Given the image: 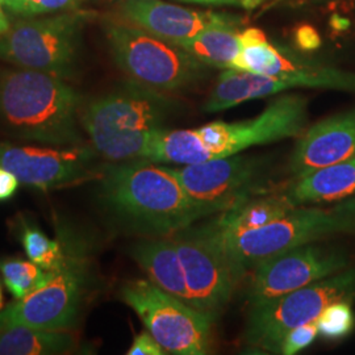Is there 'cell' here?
I'll list each match as a JSON object with an SVG mask.
<instances>
[{
	"instance_id": "6da1fadb",
	"label": "cell",
	"mask_w": 355,
	"mask_h": 355,
	"mask_svg": "<svg viewBox=\"0 0 355 355\" xmlns=\"http://www.w3.org/2000/svg\"><path fill=\"white\" fill-rule=\"evenodd\" d=\"M98 199L123 228L149 237H170L200 220L171 167L146 159L104 166Z\"/></svg>"
},
{
	"instance_id": "7a4b0ae2",
	"label": "cell",
	"mask_w": 355,
	"mask_h": 355,
	"mask_svg": "<svg viewBox=\"0 0 355 355\" xmlns=\"http://www.w3.org/2000/svg\"><path fill=\"white\" fill-rule=\"evenodd\" d=\"M79 107V94L60 76L0 70V127L8 136L53 146L83 144Z\"/></svg>"
},
{
	"instance_id": "3957f363",
	"label": "cell",
	"mask_w": 355,
	"mask_h": 355,
	"mask_svg": "<svg viewBox=\"0 0 355 355\" xmlns=\"http://www.w3.org/2000/svg\"><path fill=\"white\" fill-rule=\"evenodd\" d=\"M171 108L159 91L133 83L89 102L79 120L102 158L124 162L140 159L153 133L164 128Z\"/></svg>"
},
{
	"instance_id": "277c9868",
	"label": "cell",
	"mask_w": 355,
	"mask_h": 355,
	"mask_svg": "<svg viewBox=\"0 0 355 355\" xmlns=\"http://www.w3.org/2000/svg\"><path fill=\"white\" fill-rule=\"evenodd\" d=\"M212 234L239 280L258 262L316 242L336 233L354 232L355 224L346 216L318 208L295 207L288 214L261 228L227 236L209 224Z\"/></svg>"
},
{
	"instance_id": "5b68a950",
	"label": "cell",
	"mask_w": 355,
	"mask_h": 355,
	"mask_svg": "<svg viewBox=\"0 0 355 355\" xmlns=\"http://www.w3.org/2000/svg\"><path fill=\"white\" fill-rule=\"evenodd\" d=\"M87 17L89 13L79 10L20 17L0 36V60L16 67L70 78Z\"/></svg>"
},
{
	"instance_id": "8992f818",
	"label": "cell",
	"mask_w": 355,
	"mask_h": 355,
	"mask_svg": "<svg viewBox=\"0 0 355 355\" xmlns=\"http://www.w3.org/2000/svg\"><path fill=\"white\" fill-rule=\"evenodd\" d=\"M105 35L116 64L141 86L177 91L204 76V64L189 51L129 21L108 23Z\"/></svg>"
},
{
	"instance_id": "52a82bcc",
	"label": "cell",
	"mask_w": 355,
	"mask_h": 355,
	"mask_svg": "<svg viewBox=\"0 0 355 355\" xmlns=\"http://www.w3.org/2000/svg\"><path fill=\"white\" fill-rule=\"evenodd\" d=\"M355 296V267L318 280L252 306L245 331V341L255 349L279 354L284 336L300 325L311 322L331 303Z\"/></svg>"
},
{
	"instance_id": "ba28073f",
	"label": "cell",
	"mask_w": 355,
	"mask_h": 355,
	"mask_svg": "<svg viewBox=\"0 0 355 355\" xmlns=\"http://www.w3.org/2000/svg\"><path fill=\"white\" fill-rule=\"evenodd\" d=\"M120 296L167 354L209 353L214 320L203 312L161 290L149 279L129 280L121 287Z\"/></svg>"
},
{
	"instance_id": "9c48e42d",
	"label": "cell",
	"mask_w": 355,
	"mask_h": 355,
	"mask_svg": "<svg viewBox=\"0 0 355 355\" xmlns=\"http://www.w3.org/2000/svg\"><path fill=\"white\" fill-rule=\"evenodd\" d=\"M91 286L86 248L70 250L69 259L51 282L0 311V328L29 327L44 330L73 329L80 318Z\"/></svg>"
},
{
	"instance_id": "30bf717a",
	"label": "cell",
	"mask_w": 355,
	"mask_h": 355,
	"mask_svg": "<svg viewBox=\"0 0 355 355\" xmlns=\"http://www.w3.org/2000/svg\"><path fill=\"white\" fill-rule=\"evenodd\" d=\"M308 102L300 95H283L253 119L214 121L195 129L204 161L224 158L257 145L299 137L305 130Z\"/></svg>"
},
{
	"instance_id": "8fae6325",
	"label": "cell",
	"mask_w": 355,
	"mask_h": 355,
	"mask_svg": "<svg viewBox=\"0 0 355 355\" xmlns=\"http://www.w3.org/2000/svg\"><path fill=\"white\" fill-rule=\"evenodd\" d=\"M178 180L203 218L224 214L250 199L263 173L255 157L230 155L173 168Z\"/></svg>"
},
{
	"instance_id": "7c38bea8",
	"label": "cell",
	"mask_w": 355,
	"mask_h": 355,
	"mask_svg": "<svg viewBox=\"0 0 355 355\" xmlns=\"http://www.w3.org/2000/svg\"><path fill=\"white\" fill-rule=\"evenodd\" d=\"M99 157L94 146L86 144L42 148L0 142V166L20 183L42 191L99 178L103 168L98 166Z\"/></svg>"
},
{
	"instance_id": "4fadbf2b",
	"label": "cell",
	"mask_w": 355,
	"mask_h": 355,
	"mask_svg": "<svg viewBox=\"0 0 355 355\" xmlns=\"http://www.w3.org/2000/svg\"><path fill=\"white\" fill-rule=\"evenodd\" d=\"M177 246L195 308L216 320L233 295L239 278L217 245L209 224L170 236Z\"/></svg>"
},
{
	"instance_id": "5bb4252c",
	"label": "cell",
	"mask_w": 355,
	"mask_h": 355,
	"mask_svg": "<svg viewBox=\"0 0 355 355\" xmlns=\"http://www.w3.org/2000/svg\"><path fill=\"white\" fill-rule=\"evenodd\" d=\"M297 87L355 92V74L316 64H308L297 71L278 76H262L229 69L218 76L215 89L205 103V111H224L241 103Z\"/></svg>"
},
{
	"instance_id": "9a60e30c",
	"label": "cell",
	"mask_w": 355,
	"mask_h": 355,
	"mask_svg": "<svg viewBox=\"0 0 355 355\" xmlns=\"http://www.w3.org/2000/svg\"><path fill=\"white\" fill-rule=\"evenodd\" d=\"M349 267V258L340 250L305 243L277 254L254 266L249 290L252 306L263 304L288 292L325 279Z\"/></svg>"
},
{
	"instance_id": "2e32d148",
	"label": "cell",
	"mask_w": 355,
	"mask_h": 355,
	"mask_svg": "<svg viewBox=\"0 0 355 355\" xmlns=\"http://www.w3.org/2000/svg\"><path fill=\"white\" fill-rule=\"evenodd\" d=\"M355 157V111L331 116L304 130L292 152L290 170L297 178Z\"/></svg>"
},
{
	"instance_id": "e0dca14e",
	"label": "cell",
	"mask_w": 355,
	"mask_h": 355,
	"mask_svg": "<svg viewBox=\"0 0 355 355\" xmlns=\"http://www.w3.org/2000/svg\"><path fill=\"white\" fill-rule=\"evenodd\" d=\"M121 15L129 23L178 46L208 26L239 19L225 13L198 12L162 0H127Z\"/></svg>"
},
{
	"instance_id": "ac0fdd59",
	"label": "cell",
	"mask_w": 355,
	"mask_h": 355,
	"mask_svg": "<svg viewBox=\"0 0 355 355\" xmlns=\"http://www.w3.org/2000/svg\"><path fill=\"white\" fill-rule=\"evenodd\" d=\"M129 254L157 287L195 308L177 246L171 237L144 239L133 243Z\"/></svg>"
},
{
	"instance_id": "d6986e66",
	"label": "cell",
	"mask_w": 355,
	"mask_h": 355,
	"mask_svg": "<svg viewBox=\"0 0 355 355\" xmlns=\"http://www.w3.org/2000/svg\"><path fill=\"white\" fill-rule=\"evenodd\" d=\"M355 195V157L297 178L287 196L296 207L341 202Z\"/></svg>"
},
{
	"instance_id": "ffe728a7",
	"label": "cell",
	"mask_w": 355,
	"mask_h": 355,
	"mask_svg": "<svg viewBox=\"0 0 355 355\" xmlns=\"http://www.w3.org/2000/svg\"><path fill=\"white\" fill-rule=\"evenodd\" d=\"M240 41L241 53L234 70L262 76H278L297 71L309 64L291 53L277 48L258 28H249L240 32Z\"/></svg>"
},
{
	"instance_id": "44dd1931",
	"label": "cell",
	"mask_w": 355,
	"mask_h": 355,
	"mask_svg": "<svg viewBox=\"0 0 355 355\" xmlns=\"http://www.w3.org/2000/svg\"><path fill=\"white\" fill-rule=\"evenodd\" d=\"M78 337L70 330L29 327L0 328V355H61L74 353Z\"/></svg>"
},
{
	"instance_id": "7402d4cb",
	"label": "cell",
	"mask_w": 355,
	"mask_h": 355,
	"mask_svg": "<svg viewBox=\"0 0 355 355\" xmlns=\"http://www.w3.org/2000/svg\"><path fill=\"white\" fill-rule=\"evenodd\" d=\"M240 17L227 23H218L208 26L180 45L182 49L189 51L202 64L234 70L237 58L241 53L240 32L237 24Z\"/></svg>"
},
{
	"instance_id": "603a6c76",
	"label": "cell",
	"mask_w": 355,
	"mask_h": 355,
	"mask_svg": "<svg viewBox=\"0 0 355 355\" xmlns=\"http://www.w3.org/2000/svg\"><path fill=\"white\" fill-rule=\"evenodd\" d=\"M296 205L287 193L271 195L266 198L248 199L241 205L224 212L214 221L216 229L227 236L240 234L252 229L261 228L268 223L288 214Z\"/></svg>"
},
{
	"instance_id": "cb8c5ba5",
	"label": "cell",
	"mask_w": 355,
	"mask_h": 355,
	"mask_svg": "<svg viewBox=\"0 0 355 355\" xmlns=\"http://www.w3.org/2000/svg\"><path fill=\"white\" fill-rule=\"evenodd\" d=\"M19 240L28 259L48 271H58L66 265L71 246L61 239L51 240L35 223L21 218L19 223Z\"/></svg>"
},
{
	"instance_id": "d4e9b609",
	"label": "cell",
	"mask_w": 355,
	"mask_h": 355,
	"mask_svg": "<svg viewBox=\"0 0 355 355\" xmlns=\"http://www.w3.org/2000/svg\"><path fill=\"white\" fill-rule=\"evenodd\" d=\"M0 272L4 286L15 300H21L51 282L55 271H48L31 259L0 258Z\"/></svg>"
},
{
	"instance_id": "484cf974",
	"label": "cell",
	"mask_w": 355,
	"mask_h": 355,
	"mask_svg": "<svg viewBox=\"0 0 355 355\" xmlns=\"http://www.w3.org/2000/svg\"><path fill=\"white\" fill-rule=\"evenodd\" d=\"M318 334L328 340L346 337L354 328V313L347 300L328 305L316 318Z\"/></svg>"
},
{
	"instance_id": "4316f807",
	"label": "cell",
	"mask_w": 355,
	"mask_h": 355,
	"mask_svg": "<svg viewBox=\"0 0 355 355\" xmlns=\"http://www.w3.org/2000/svg\"><path fill=\"white\" fill-rule=\"evenodd\" d=\"M7 11L19 17H35L78 10L85 0H1Z\"/></svg>"
},
{
	"instance_id": "83f0119b",
	"label": "cell",
	"mask_w": 355,
	"mask_h": 355,
	"mask_svg": "<svg viewBox=\"0 0 355 355\" xmlns=\"http://www.w3.org/2000/svg\"><path fill=\"white\" fill-rule=\"evenodd\" d=\"M316 320L290 330L280 343L279 354L295 355L308 347L318 337Z\"/></svg>"
},
{
	"instance_id": "f1b7e54d",
	"label": "cell",
	"mask_w": 355,
	"mask_h": 355,
	"mask_svg": "<svg viewBox=\"0 0 355 355\" xmlns=\"http://www.w3.org/2000/svg\"><path fill=\"white\" fill-rule=\"evenodd\" d=\"M128 355H165V349L153 337L152 334L145 330L135 337V341L127 352Z\"/></svg>"
},
{
	"instance_id": "f546056e",
	"label": "cell",
	"mask_w": 355,
	"mask_h": 355,
	"mask_svg": "<svg viewBox=\"0 0 355 355\" xmlns=\"http://www.w3.org/2000/svg\"><path fill=\"white\" fill-rule=\"evenodd\" d=\"M295 40L302 51H316L321 45V37L318 31L311 26H299L295 32Z\"/></svg>"
},
{
	"instance_id": "4dcf8cb0",
	"label": "cell",
	"mask_w": 355,
	"mask_h": 355,
	"mask_svg": "<svg viewBox=\"0 0 355 355\" xmlns=\"http://www.w3.org/2000/svg\"><path fill=\"white\" fill-rule=\"evenodd\" d=\"M20 180L11 171L0 166V203L8 202L19 189Z\"/></svg>"
},
{
	"instance_id": "1f68e13d",
	"label": "cell",
	"mask_w": 355,
	"mask_h": 355,
	"mask_svg": "<svg viewBox=\"0 0 355 355\" xmlns=\"http://www.w3.org/2000/svg\"><path fill=\"white\" fill-rule=\"evenodd\" d=\"M333 209L336 212L341 214V215L349 217L355 224V198L354 199H349V200H345V202L337 204Z\"/></svg>"
},
{
	"instance_id": "d6a6232c",
	"label": "cell",
	"mask_w": 355,
	"mask_h": 355,
	"mask_svg": "<svg viewBox=\"0 0 355 355\" xmlns=\"http://www.w3.org/2000/svg\"><path fill=\"white\" fill-rule=\"evenodd\" d=\"M11 24H12V21L10 19L8 11L4 7L3 1L0 0V36H3L8 31V28L11 26Z\"/></svg>"
},
{
	"instance_id": "836d02e7",
	"label": "cell",
	"mask_w": 355,
	"mask_h": 355,
	"mask_svg": "<svg viewBox=\"0 0 355 355\" xmlns=\"http://www.w3.org/2000/svg\"><path fill=\"white\" fill-rule=\"evenodd\" d=\"M183 1L203 3V4H216V6H223V4H240L241 6V0H183Z\"/></svg>"
},
{
	"instance_id": "e575fe53",
	"label": "cell",
	"mask_w": 355,
	"mask_h": 355,
	"mask_svg": "<svg viewBox=\"0 0 355 355\" xmlns=\"http://www.w3.org/2000/svg\"><path fill=\"white\" fill-rule=\"evenodd\" d=\"M261 3H262V0H241L242 7L248 11H252L254 8H257Z\"/></svg>"
},
{
	"instance_id": "d590c367",
	"label": "cell",
	"mask_w": 355,
	"mask_h": 355,
	"mask_svg": "<svg viewBox=\"0 0 355 355\" xmlns=\"http://www.w3.org/2000/svg\"><path fill=\"white\" fill-rule=\"evenodd\" d=\"M3 309V291H1V286H0V311Z\"/></svg>"
}]
</instances>
